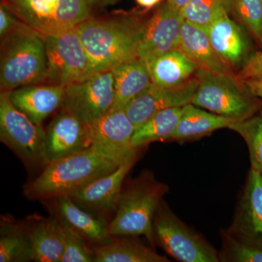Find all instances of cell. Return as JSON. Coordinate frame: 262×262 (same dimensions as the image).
<instances>
[{
  "label": "cell",
  "mask_w": 262,
  "mask_h": 262,
  "mask_svg": "<svg viewBox=\"0 0 262 262\" xmlns=\"http://www.w3.org/2000/svg\"><path fill=\"white\" fill-rule=\"evenodd\" d=\"M147 20L135 13H118L101 17L92 15L79 24L76 29L94 73L112 70L139 58Z\"/></svg>",
  "instance_id": "cell-1"
},
{
  "label": "cell",
  "mask_w": 262,
  "mask_h": 262,
  "mask_svg": "<svg viewBox=\"0 0 262 262\" xmlns=\"http://www.w3.org/2000/svg\"><path fill=\"white\" fill-rule=\"evenodd\" d=\"M118 167L87 148L48 163L39 177L24 187V195L43 201L70 195Z\"/></svg>",
  "instance_id": "cell-2"
},
{
  "label": "cell",
  "mask_w": 262,
  "mask_h": 262,
  "mask_svg": "<svg viewBox=\"0 0 262 262\" xmlns=\"http://www.w3.org/2000/svg\"><path fill=\"white\" fill-rule=\"evenodd\" d=\"M46 77L47 55L44 36L21 23L1 37V91L44 84Z\"/></svg>",
  "instance_id": "cell-3"
},
{
  "label": "cell",
  "mask_w": 262,
  "mask_h": 262,
  "mask_svg": "<svg viewBox=\"0 0 262 262\" xmlns=\"http://www.w3.org/2000/svg\"><path fill=\"white\" fill-rule=\"evenodd\" d=\"M168 192V185L156 180L151 172L141 173L122 191L115 217L108 224L110 234L113 237L143 235L154 248L155 215Z\"/></svg>",
  "instance_id": "cell-4"
},
{
  "label": "cell",
  "mask_w": 262,
  "mask_h": 262,
  "mask_svg": "<svg viewBox=\"0 0 262 262\" xmlns=\"http://www.w3.org/2000/svg\"><path fill=\"white\" fill-rule=\"evenodd\" d=\"M198 89L192 102L216 115L242 121L256 115L260 108L257 97L237 75L198 69Z\"/></svg>",
  "instance_id": "cell-5"
},
{
  "label": "cell",
  "mask_w": 262,
  "mask_h": 262,
  "mask_svg": "<svg viewBox=\"0 0 262 262\" xmlns=\"http://www.w3.org/2000/svg\"><path fill=\"white\" fill-rule=\"evenodd\" d=\"M17 18L43 36L71 29L92 16L84 0H1Z\"/></svg>",
  "instance_id": "cell-6"
},
{
  "label": "cell",
  "mask_w": 262,
  "mask_h": 262,
  "mask_svg": "<svg viewBox=\"0 0 262 262\" xmlns=\"http://www.w3.org/2000/svg\"><path fill=\"white\" fill-rule=\"evenodd\" d=\"M0 140L27 166L45 168L49 163L46 130L15 107L6 91L0 94Z\"/></svg>",
  "instance_id": "cell-7"
},
{
  "label": "cell",
  "mask_w": 262,
  "mask_h": 262,
  "mask_svg": "<svg viewBox=\"0 0 262 262\" xmlns=\"http://www.w3.org/2000/svg\"><path fill=\"white\" fill-rule=\"evenodd\" d=\"M153 231L155 243L179 261H220L214 248L179 220L164 201L155 213Z\"/></svg>",
  "instance_id": "cell-8"
},
{
  "label": "cell",
  "mask_w": 262,
  "mask_h": 262,
  "mask_svg": "<svg viewBox=\"0 0 262 262\" xmlns=\"http://www.w3.org/2000/svg\"><path fill=\"white\" fill-rule=\"evenodd\" d=\"M44 38L47 55V77L44 84L67 86L94 74L76 28Z\"/></svg>",
  "instance_id": "cell-9"
},
{
  "label": "cell",
  "mask_w": 262,
  "mask_h": 262,
  "mask_svg": "<svg viewBox=\"0 0 262 262\" xmlns=\"http://www.w3.org/2000/svg\"><path fill=\"white\" fill-rule=\"evenodd\" d=\"M114 101L113 71H103L66 86L61 110L74 114L90 125L111 110Z\"/></svg>",
  "instance_id": "cell-10"
},
{
  "label": "cell",
  "mask_w": 262,
  "mask_h": 262,
  "mask_svg": "<svg viewBox=\"0 0 262 262\" xmlns=\"http://www.w3.org/2000/svg\"><path fill=\"white\" fill-rule=\"evenodd\" d=\"M89 126L91 147L105 160L120 166L137 158L132 144L135 127L125 110H110Z\"/></svg>",
  "instance_id": "cell-11"
},
{
  "label": "cell",
  "mask_w": 262,
  "mask_h": 262,
  "mask_svg": "<svg viewBox=\"0 0 262 262\" xmlns=\"http://www.w3.org/2000/svg\"><path fill=\"white\" fill-rule=\"evenodd\" d=\"M181 10L167 0L147 20L139 50V58L148 63L157 57L179 49L184 22Z\"/></svg>",
  "instance_id": "cell-12"
},
{
  "label": "cell",
  "mask_w": 262,
  "mask_h": 262,
  "mask_svg": "<svg viewBox=\"0 0 262 262\" xmlns=\"http://www.w3.org/2000/svg\"><path fill=\"white\" fill-rule=\"evenodd\" d=\"M196 76L173 88H163L151 83L127 105L125 113L135 129L162 110L182 107L192 102L198 89Z\"/></svg>",
  "instance_id": "cell-13"
},
{
  "label": "cell",
  "mask_w": 262,
  "mask_h": 262,
  "mask_svg": "<svg viewBox=\"0 0 262 262\" xmlns=\"http://www.w3.org/2000/svg\"><path fill=\"white\" fill-rule=\"evenodd\" d=\"M243 242L262 248V174L251 168L232 225L227 229Z\"/></svg>",
  "instance_id": "cell-14"
},
{
  "label": "cell",
  "mask_w": 262,
  "mask_h": 262,
  "mask_svg": "<svg viewBox=\"0 0 262 262\" xmlns=\"http://www.w3.org/2000/svg\"><path fill=\"white\" fill-rule=\"evenodd\" d=\"M136 160L137 158L129 160L111 173L95 179L69 196L76 204L95 214H107L116 211L122 184Z\"/></svg>",
  "instance_id": "cell-15"
},
{
  "label": "cell",
  "mask_w": 262,
  "mask_h": 262,
  "mask_svg": "<svg viewBox=\"0 0 262 262\" xmlns=\"http://www.w3.org/2000/svg\"><path fill=\"white\" fill-rule=\"evenodd\" d=\"M89 147H91L89 125L84 123L74 114L61 110L46 130L48 162L51 163Z\"/></svg>",
  "instance_id": "cell-16"
},
{
  "label": "cell",
  "mask_w": 262,
  "mask_h": 262,
  "mask_svg": "<svg viewBox=\"0 0 262 262\" xmlns=\"http://www.w3.org/2000/svg\"><path fill=\"white\" fill-rule=\"evenodd\" d=\"M215 51L232 68L244 66L249 56L250 42L244 28L224 11L206 29Z\"/></svg>",
  "instance_id": "cell-17"
},
{
  "label": "cell",
  "mask_w": 262,
  "mask_h": 262,
  "mask_svg": "<svg viewBox=\"0 0 262 262\" xmlns=\"http://www.w3.org/2000/svg\"><path fill=\"white\" fill-rule=\"evenodd\" d=\"M63 85L37 84L23 86L9 91L10 101L37 125L61 108L65 96Z\"/></svg>",
  "instance_id": "cell-18"
},
{
  "label": "cell",
  "mask_w": 262,
  "mask_h": 262,
  "mask_svg": "<svg viewBox=\"0 0 262 262\" xmlns=\"http://www.w3.org/2000/svg\"><path fill=\"white\" fill-rule=\"evenodd\" d=\"M51 200L54 201L56 218L64 228L73 231L96 246L107 244L113 241L114 237L108 232L106 221L88 213L70 196H60Z\"/></svg>",
  "instance_id": "cell-19"
},
{
  "label": "cell",
  "mask_w": 262,
  "mask_h": 262,
  "mask_svg": "<svg viewBox=\"0 0 262 262\" xmlns=\"http://www.w3.org/2000/svg\"><path fill=\"white\" fill-rule=\"evenodd\" d=\"M179 50L192 60L199 69L234 75L212 46L206 29L184 20L181 32Z\"/></svg>",
  "instance_id": "cell-20"
},
{
  "label": "cell",
  "mask_w": 262,
  "mask_h": 262,
  "mask_svg": "<svg viewBox=\"0 0 262 262\" xmlns=\"http://www.w3.org/2000/svg\"><path fill=\"white\" fill-rule=\"evenodd\" d=\"M151 82L163 88H173L192 78L199 67L179 49L157 57L148 63Z\"/></svg>",
  "instance_id": "cell-21"
},
{
  "label": "cell",
  "mask_w": 262,
  "mask_h": 262,
  "mask_svg": "<svg viewBox=\"0 0 262 262\" xmlns=\"http://www.w3.org/2000/svg\"><path fill=\"white\" fill-rule=\"evenodd\" d=\"M115 101L111 110H125L132 100L152 83L145 62L139 58L113 68Z\"/></svg>",
  "instance_id": "cell-22"
},
{
  "label": "cell",
  "mask_w": 262,
  "mask_h": 262,
  "mask_svg": "<svg viewBox=\"0 0 262 262\" xmlns=\"http://www.w3.org/2000/svg\"><path fill=\"white\" fill-rule=\"evenodd\" d=\"M28 232L32 261L60 262L64 247V228L56 217L39 220Z\"/></svg>",
  "instance_id": "cell-23"
},
{
  "label": "cell",
  "mask_w": 262,
  "mask_h": 262,
  "mask_svg": "<svg viewBox=\"0 0 262 262\" xmlns=\"http://www.w3.org/2000/svg\"><path fill=\"white\" fill-rule=\"evenodd\" d=\"M231 119L206 112L202 108L188 103L183 112L177 129L170 139L175 141H189L210 135L221 128H228L234 122Z\"/></svg>",
  "instance_id": "cell-24"
},
{
  "label": "cell",
  "mask_w": 262,
  "mask_h": 262,
  "mask_svg": "<svg viewBox=\"0 0 262 262\" xmlns=\"http://www.w3.org/2000/svg\"><path fill=\"white\" fill-rule=\"evenodd\" d=\"M95 262H168L158 254L154 248H149L134 239L113 238L107 244L94 248Z\"/></svg>",
  "instance_id": "cell-25"
},
{
  "label": "cell",
  "mask_w": 262,
  "mask_h": 262,
  "mask_svg": "<svg viewBox=\"0 0 262 262\" xmlns=\"http://www.w3.org/2000/svg\"><path fill=\"white\" fill-rule=\"evenodd\" d=\"M183 107L162 110L136 128L132 137L134 147L138 149L154 141L170 139L178 125Z\"/></svg>",
  "instance_id": "cell-26"
},
{
  "label": "cell",
  "mask_w": 262,
  "mask_h": 262,
  "mask_svg": "<svg viewBox=\"0 0 262 262\" xmlns=\"http://www.w3.org/2000/svg\"><path fill=\"white\" fill-rule=\"evenodd\" d=\"M32 261V244L28 230L8 221L1 225L0 261Z\"/></svg>",
  "instance_id": "cell-27"
},
{
  "label": "cell",
  "mask_w": 262,
  "mask_h": 262,
  "mask_svg": "<svg viewBox=\"0 0 262 262\" xmlns=\"http://www.w3.org/2000/svg\"><path fill=\"white\" fill-rule=\"evenodd\" d=\"M228 128L235 131L246 141L251 168L262 174V112L242 121L232 122Z\"/></svg>",
  "instance_id": "cell-28"
},
{
  "label": "cell",
  "mask_w": 262,
  "mask_h": 262,
  "mask_svg": "<svg viewBox=\"0 0 262 262\" xmlns=\"http://www.w3.org/2000/svg\"><path fill=\"white\" fill-rule=\"evenodd\" d=\"M232 0H191L181 13L184 20L207 29L224 11L230 10Z\"/></svg>",
  "instance_id": "cell-29"
},
{
  "label": "cell",
  "mask_w": 262,
  "mask_h": 262,
  "mask_svg": "<svg viewBox=\"0 0 262 262\" xmlns=\"http://www.w3.org/2000/svg\"><path fill=\"white\" fill-rule=\"evenodd\" d=\"M222 248L219 253L220 261L262 262V248L243 242L222 231Z\"/></svg>",
  "instance_id": "cell-30"
},
{
  "label": "cell",
  "mask_w": 262,
  "mask_h": 262,
  "mask_svg": "<svg viewBox=\"0 0 262 262\" xmlns=\"http://www.w3.org/2000/svg\"><path fill=\"white\" fill-rule=\"evenodd\" d=\"M232 5L241 23L262 49V0H232Z\"/></svg>",
  "instance_id": "cell-31"
},
{
  "label": "cell",
  "mask_w": 262,
  "mask_h": 262,
  "mask_svg": "<svg viewBox=\"0 0 262 262\" xmlns=\"http://www.w3.org/2000/svg\"><path fill=\"white\" fill-rule=\"evenodd\" d=\"M64 234V247L60 262H95L94 249L89 248L83 237L66 228Z\"/></svg>",
  "instance_id": "cell-32"
},
{
  "label": "cell",
  "mask_w": 262,
  "mask_h": 262,
  "mask_svg": "<svg viewBox=\"0 0 262 262\" xmlns=\"http://www.w3.org/2000/svg\"><path fill=\"white\" fill-rule=\"evenodd\" d=\"M237 76L242 81L262 78V49L249 56Z\"/></svg>",
  "instance_id": "cell-33"
},
{
  "label": "cell",
  "mask_w": 262,
  "mask_h": 262,
  "mask_svg": "<svg viewBox=\"0 0 262 262\" xmlns=\"http://www.w3.org/2000/svg\"><path fill=\"white\" fill-rule=\"evenodd\" d=\"M23 22L20 21L3 3H0V38L16 28Z\"/></svg>",
  "instance_id": "cell-34"
},
{
  "label": "cell",
  "mask_w": 262,
  "mask_h": 262,
  "mask_svg": "<svg viewBox=\"0 0 262 262\" xmlns=\"http://www.w3.org/2000/svg\"><path fill=\"white\" fill-rule=\"evenodd\" d=\"M249 91L255 96L262 99V78L244 81Z\"/></svg>",
  "instance_id": "cell-35"
},
{
  "label": "cell",
  "mask_w": 262,
  "mask_h": 262,
  "mask_svg": "<svg viewBox=\"0 0 262 262\" xmlns=\"http://www.w3.org/2000/svg\"><path fill=\"white\" fill-rule=\"evenodd\" d=\"M91 10L103 8L118 3L120 0H84Z\"/></svg>",
  "instance_id": "cell-36"
},
{
  "label": "cell",
  "mask_w": 262,
  "mask_h": 262,
  "mask_svg": "<svg viewBox=\"0 0 262 262\" xmlns=\"http://www.w3.org/2000/svg\"><path fill=\"white\" fill-rule=\"evenodd\" d=\"M162 0H136L139 6L146 8V9H149V8L156 6Z\"/></svg>",
  "instance_id": "cell-37"
},
{
  "label": "cell",
  "mask_w": 262,
  "mask_h": 262,
  "mask_svg": "<svg viewBox=\"0 0 262 262\" xmlns=\"http://www.w3.org/2000/svg\"><path fill=\"white\" fill-rule=\"evenodd\" d=\"M168 1L170 4L176 7L177 9L181 10L183 8H184L191 0H168Z\"/></svg>",
  "instance_id": "cell-38"
}]
</instances>
